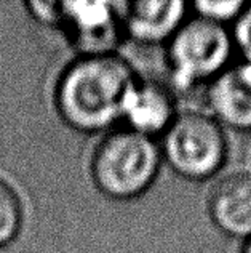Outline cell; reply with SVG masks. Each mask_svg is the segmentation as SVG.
I'll return each instance as SVG.
<instances>
[{"instance_id":"6da1fadb","label":"cell","mask_w":251,"mask_h":253,"mask_svg":"<svg viewBox=\"0 0 251 253\" xmlns=\"http://www.w3.org/2000/svg\"><path fill=\"white\" fill-rule=\"evenodd\" d=\"M136 82L133 68L117 53L77 56L58 79L56 111L72 130L110 131L122 121L123 106Z\"/></svg>"},{"instance_id":"277c9868","label":"cell","mask_w":251,"mask_h":253,"mask_svg":"<svg viewBox=\"0 0 251 253\" xmlns=\"http://www.w3.org/2000/svg\"><path fill=\"white\" fill-rule=\"evenodd\" d=\"M163 164L187 181L217 176L229 159L227 133L208 112H179L160 136Z\"/></svg>"},{"instance_id":"4fadbf2b","label":"cell","mask_w":251,"mask_h":253,"mask_svg":"<svg viewBox=\"0 0 251 253\" xmlns=\"http://www.w3.org/2000/svg\"><path fill=\"white\" fill-rule=\"evenodd\" d=\"M29 13L37 21L50 28H58L61 16V2H29L26 3Z\"/></svg>"},{"instance_id":"3957f363","label":"cell","mask_w":251,"mask_h":253,"mask_svg":"<svg viewBox=\"0 0 251 253\" xmlns=\"http://www.w3.org/2000/svg\"><path fill=\"white\" fill-rule=\"evenodd\" d=\"M235 53L230 28L190 15L167 43V64L175 93L207 88Z\"/></svg>"},{"instance_id":"30bf717a","label":"cell","mask_w":251,"mask_h":253,"mask_svg":"<svg viewBox=\"0 0 251 253\" xmlns=\"http://www.w3.org/2000/svg\"><path fill=\"white\" fill-rule=\"evenodd\" d=\"M24 223L23 201L10 183L0 178V247L16 241Z\"/></svg>"},{"instance_id":"5b68a950","label":"cell","mask_w":251,"mask_h":253,"mask_svg":"<svg viewBox=\"0 0 251 253\" xmlns=\"http://www.w3.org/2000/svg\"><path fill=\"white\" fill-rule=\"evenodd\" d=\"M61 29L78 56L115 53L123 36L118 3L61 2Z\"/></svg>"},{"instance_id":"7c38bea8","label":"cell","mask_w":251,"mask_h":253,"mask_svg":"<svg viewBox=\"0 0 251 253\" xmlns=\"http://www.w3.org/2000/svg\"><path fill=\"white\" fill-rule=\"evenodd\" d=\"M235 51L239 53L240 61L251 64V2H247L239 19L230 28Z\"/></svg>"},{"instance_id":"52a82bcc","label":"cell","mask_w":251,"mask_h":253,"mask_svg":"<svg viewBox=\"0 0 251 253\" xmlns=\"http://www.w3.org/2000/svg\"><path fill=\"white\" fill-rule=\"evenodd\" d=\"M210 221L235 241L251 237V170L230 171L221 176L207 197Z\"/></svg>"},{"instance_id":"7a4b0ae2","label":"cell","mask_w":251,"mask_h":253,"mask_svg":"<svg viewBox=\"0 0 251 253\" xmlns=\"http://www.w3.org/2000/svg\"><path fill=\"white\" fill-rule=\"evenodd\" d=\"M163 164L160 144L123 126L108 131L96 146L90 164L95 186L114 201H131L155 183Z\"/></svg>"},{"instance_id":"8992f818","label":"cell","mask_w":251,"mask_h":253,"mask_svg":"<svg viewBox=\"0 0 251 253\" xmlns=\"http://www.w3.org/2000/svg\"><path fill=\"white\" fill-rule=\"evenodd\" d=\"M205 103L224 130L251 133V64H230L205 88Z\"/></svg>"},{"instance_id":"8fae6325","label":"cell","mask_w":251,"mask_h":253,"mask_svg":"<svg viewBox=\"0 0 251 253\" xmlns=\"http://www.w3.org/2000/svg\"><path fill=\"white\" fill-rule=\"evenodd\" d=\"M245 5V0H199L190 5V15L224 28H232Z\"/></svg>"},{"instance_id":"9c48e42d","label":"cell","mask_w":251,"mask_h":253,"mask_svg":"<svg viewBox=\"0 0 251 253\" xmlns=\"http://www.w3.org/2000/svg\"><path fill=\"white\" fill-rule=\"evenodd\" d=\"M178 114L176 93L170 85L155 79H138L123 106L122 121L128 128L157 139Z\"/></svg>"},{"instance_id":"5bb4252c","label":"cell","mask_w":251,"mask_h":253,"mask_svg":"<svg viewBox=\"0 0 251 253\" xmlns=\"http://www.w3.org/2000/svg\"><path fill=\"white\" fill-rule=\"evenodd\" d=\"M239 253H251V237L248 239V241H245V242H242V245H240V250H239Z\"/></svg>"},{"instance_id":"ba28073f","label":"cell","mask_w":251,"mask_h":253,"mask_svg":"<svg viewBox=\"0 0 251 253\" xmlns=\"http://www.w3.org/2000/svg\"><path fill=\"white\" fill-rule=\"evenodd\" d=\"M123 36L143 45H167L190 16L182 0H141L118 3Z\"/></svg>"}]
</instances>
